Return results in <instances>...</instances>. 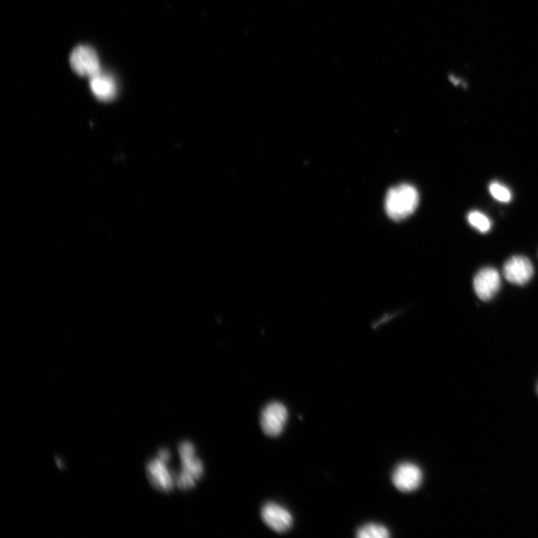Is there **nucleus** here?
Returning <instances> with one entry per match:
<instances>
[{
    "label": "nucleus",
    "instance_id": "nucleus-1",
    "mask_svg": "<svg viewBox=\"0 0 538 538\" xmlns=\"http://www.w3.org/2000/svg\"><path fill=\"white\" fill-rule=\"evenodd\" d=\"M419 193L413 185L401 184L390 189L385 199V211L394 221L411 215L419 204Z\"/></svg>",
    "mask_w": 538,
    "mask_h": 538
},
{
    "label": "nucleus",
    "instance_id": "nucleus-2",
    "mask_svg": "<svg viewBox=\"0 0 538 538\" xmlns=\"http://www.w3.org/2000/svg\"><path fill=\"white\" fill-rule=\"evenodd\" d=\"M181 460V470L176 478V485L183 490H188L196 486L204 474L202 461L195 455L194 445L189 441L180 444L178 448Z\"/></svg>",
    "mask_w": 538,
    "mask_h": 538
},
{
    "label": "nucleus",
    "instance_id": "nucleus-3",
    "mask_svg": "<svg viewBox=\"0 0 538 538\" xmlns=\"http://www.w3.org/2000/svg\"><path fill=\"white\" fill-rule=\"evenodd\" d=\"M288 410L281 402H273L262 410L260 416L262 430L270 437H279L288 420Z\"/></svg>",
    "mask_w": 538,
    "mask_h": 538
},
{
    "label": "nucleus",
    "instance_id": "nucleus-4",
    "mask_svg": "<svg viewBox=\"0 0 538 538\" xmlns=\"http://www.w3.org/2000/svg\"><path fill=\"white\" fill-rule=\"evenodd\" d=\"M70 63L76 73L87 78H92L101 73L97 54L90 46L80 45L76 48L71 55Z\"/></svg>",
    "mask_w": 538,
    "mask_h": 538
},
{
    "label": "nucleus",
    "instance_id": "nucleus-5",
    "mask_svg": "<svg viewBox=\"0 0 538 538\" xmlns=\"http://www.w3.org/2000/svg\"><path fill=\"white\" fill-rule=\"evenodd\" d=\"M423 479L421 468L411 462L400 464L394 469L392 475L394 486L404 493H411L418 489Z\"/></svg>",
    "mask_w": 538,
    "mask_h": 538
},
{
    "label": "nucleus",
    "instance_id": "nucleus-6",
    "mask_svg": "<svg viewBox=\"0 0 538 538\" xmlns=\"http://www.w3.org/2000/svg\"><path fill=\"white\" fill-rule=\"evenodd\" d=\"M474 288L481 301L488 302L495 297L501 288V278L496 269L483 268L478 271L474 280Z\"/></svg>",
    "mask_w": 538,
    "mask_h": 538
},
{
    "label": "nucleus",
    "instance_id": "nucleus-7",
    "mask_svg": "<svg viewBox=\"0 0 538 538\" xmlns=\"http://www.w3.org/2000/svg\"><path fill=\"white\" fill-rule=\"evenodd\" d=\"M534 274V267L529 258L514 256L504 262L503 276L509 282L523 285L530 282Z\"/></svg>",
    "mask_w": 538,
    "mask_h": 538
},
{
    "label": "nucleus",
    "instance_id": "nucleus-8",
    "mask_svg": "<svg viewBox=\"0 0 538 538\" xmlns=\"http://www.w3.org/2000/svg\"><path fill=\"white\" fill-rule=\"evenodd\" d=\"M261 517L270 529L281 534L289 531L293 524L290 512L277 503L266 504L261 510Z\"/></svg>",
    "mask_w": 538,
    "mask_h": 538
},
{
    "label": "nucleus",
    "instance_id": "nucleus-9",
    "mask_svg": "<svg viewBox=\"0 0 538 538\" xmlns=\"http://www.w3.org/2000/svg\"><path fill=\"white\" fill-rule=\"evenodd\" d=\"M167 461L158 457L151 460L147 467L151 485L157 490L167 493L174 489L176 483V479L167 466Z\"/></svg>",
    "mask_w": 538,
    "mask_h": 538
},
{
    "label": "nucleus",
    "instance_id": "nucleus-10",
    "mask_svg": "<svg viewBox=\"0 0 538 538\" xmlns=\"http://www.w3.org/2000/svg\"><path fill=\"white\" fill-rule=\"evenodd\" d=\"M90 87L92 92L99 100L103 101H112L116 96L117 86L113 78L101 73L91 78Z\"/></svg>",
    "mask_w": 538,
    "mask_h": 538
},
{
    "label": "nucleus",
    "instance_id": "nucleus-11",
    "mask_svg": "<svg viewBox=\"0 0 538 538\" xmlns=\"http://www.w3.org/2000/svg\"><path fill=\"white\" fill-rule=\"evenodd\" d=\"M356 535L358 538H388L390 537V532L386 526L369 523L361 526Z\"/></svg>",
    "mask_w": 538,
    "mask_h": 538
},
{
    "label": "nucleus",
    "instance_id": "nucleus-12",
    "mask_svg": "<svg viewBox=\"0 0 538 538\" xmlns=\"http://www.w3.org/2000/svg\"><path fill=\"white\" fill-rule=\"evenodd\" d=\"M469 224L482 234L490 232L491 221L490 218L479 211H472L467 215Z\"/></svg>",
    "mask_w": 538,
    "mask_h": 538
},
{
    "label": "nucleus",
    "instance_id": "nucleus-13",
    "mask_svg": "<svg viewBox=\"0 0 538 538\" xmlns=\"http://www.w3.org/2000/svg\"><path fill=\"white\" fill-rule=\"evenodd\" d=\"M489 190L493 199L500 202L509 203L512 199V194L509 188L498 182L491 183Z\"/></svg>",
    "mask_w": 538,
    "mask_h": 538
},
{
    "label": "nucleus",
    "instance_id": "nucleus-14",
    "mask_svg": "<svg viewBox=\"0 0 538 538\" xmlns=\"http://www.w3.org/2000/svg\"><path fill=\"white\" fill-rule=\"evenodd\" d=\"M537 392H538V386H537Z\"/></svg>",
    "mask_w": 538,
    "mask_h": 538
}]
</instances>
